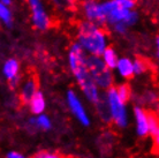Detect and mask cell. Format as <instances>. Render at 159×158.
Listing matches in <instances>:
<instances>
[{
	"label": "cell",
	"mask_w": 159,
	"mask_h": 158,
	"mask_svg": "<svg viewBox=\"0 0 159 158\" xmlns=\"http://www.w3.org/2000/svg\"><path fill=\"white\" fill-rule=\"evenodd\" d=\"M69 61H70L73 73L75 74L80 86L82 88V90L85 92V95L88 96V98L95 103H98L99 99H98V94H97V88H96L92 77L90 76V73L88 71L85 57H84L81 46L79 45L73 46L70 54H69Z\"/></svg>",
	"instance_id": "1"
},
{
	"label": "cell",
	"mask_w": 159,
	"mask_h": 158,
	"mask_svg": "<svg viewBox=\"0 0 159 158\" xmlns=\"http://www.w3.org/2000/svg\"><path fill=\"white\" fill-rule=\"evenodd\" d=\"M105 30L96 28L91 23H83L80 27V42L96 57L102 54L105 49Z\"/></svg>",
	"instance_id": "2"
},
{
	"label": "cell",
	"mask_w": 159,
	"mask_h": 158,
	"mask_svg": "<svg viewBox=\"0 0 159 158\" xmlns=\"http://www.w3.org/2000/svg\"><path fill=\"white\" fill-rule=\"evenodd\" d=\"M87 61L88 71L90 73V76L92 77L93 82L97 83L99 87L102 88H110L112 86V74L110 72V68L103 63L98 57H90V58H85Z\"/></svg>",
	"instance_id": "3"
},
{
	"label": "cell",
	"mask_w": 159,
	"mask_h": 158,
	"mask_svg": "<svg viewBox=\"0 0 159 158\" xmlns=\"http://www.w3.org/2000/svg\"><path fill=\"white\" fill-rule=\"evenodd\" d=\"M108 102H110V107H111L112 117L114 119L116 125L120 127H123L126 125V114L123 110V104L120 102L119 97L116 95V88L110 87L108 90Z\"/></svg>",
	"instance_id": "4"
},
{
	"label": "cell",
	"mask_w": 159,
	"mask_h": 158,
	"mask_svg": "<svg viewBox=\"0 0 159 158\" xmlns=\"http://www.w3.org/2000/svg\"><path fill=\"white\" fill-rule=\"evenodd\" d=\"M38 88H39V77H38V74H37L35 71H32L30 74H29L28 79L24 83L23 88L21 90V102L22 104H28L30 98H31L34 94L38 91Z\"/></svg>",
	"instance_id": "5"
},
{
	"label": "cell",
	"mask_w": 159,
	"mask_h": 158,
	"mask_svg": "<svg viewBox=\"0 0 159 158\" xmlns=\"http://www.w3.org/2000/svg\"><path fill=\"white\" fill-rule=\"evenodd\" d=\"M29 5L32 11V20L37 28L39 29H46L48 26V19L46 14L44 13L39 0H28Z\"/></svg>",
	"instance_id": "6"
},
{
	"label": "cell",
	"mask_w": 159,
	"mask_h": 158,
	"mask_svg": "<svg viewBox=\"0 0 159 158\" xmlns=\"http://www.w3.org/2000/svg\"><path fill=\"white\" fill-rule=\"evenodd\" d=\"M147 120H148V132H150L151 137L155 142V154H158L159 146V125H158V113L151 110H147Z\"/></svg>",
	"instance_id": "7"
},
{
	"label": "cell",
	"mask_w": 159,
	"mask_h": 158,
	"mask_svg": "<svg viewBox=\"0 0 159 158\" xmlns=\"http://www.w3.org/2000/svg\"><path fill=\"white\" fill-rule=\"evenodd\" d=\"M68 103H69V106H70L72 111L76 114V117L80 119V121L83 123V125L88 126L89 125V119H88L83 107H82L81 103L79 102V99H77V97H76L75 94L73 91L68 92Z\"/></svg>",
	"instance_id": "8"
},
{
	"label": "cell",
	"mask_w": 159,
	"mask_h": 158,
	"mask_svg": "<svg viewBox=\"0 0 159 158\" xmlns=\"http://www.w3.org/2000/svg\"><path fill=\"white\" fill-rule=\"evenodd\" d=\"M5 75L9 81L11 87L14 88L17 80V73H19V63L15 59H9L5 65Z\"/></svg>",
	"instance_id": "9"
},
{
	"label": "cell",
	"mask_w": 159,
	"mask_h": 158,
	"mask_svg": "<svg viewBox=\"0 0 159 158\" xmlns=\"http://www.w3.org/2000/svg\"><path fill=\"white\" fill-rule=\"evenodd\" d=\"M135 114H136V118H137V133L141 136H145L149 133L148 132V120H147L145 110L136 107Z\"/></svg>",
	"instance_id": "10"
},
{
	"label": "cell",
	"mask_w": 159,
	"mask_h": 158,
	"mask_svg": "<svg viewBox=\"0 0 159 158\" xmlns=\"http://www.w3.org/2000/svg\"><path fill=\"white\" fill-rule=\"evenodd\" d=\"M29 104H30V109H31V112L35 113V114H39L42 113L45 107V102H44V97L43 95L40 94L39 91H37L34 94L30 100H29Z\"/></svg>",
	"instance_id": "11"
},
{
	"label": "cell",
	"mask_w": 159,
	"mask_h": 158,
	"mask_svg": "<svg viewBox=\"0 0 159 158\" xmlns=\"http://www.w3.org/2000/svg\"><path fill=\"white\" fill-rule=\"evenodd\" d=\"M118 67L119 71L121 73V75L127 80H131L134 77V67H133V63H130V60L128 59H122L118 63Z\"/></svg>",
	"instance_id": "12"
},
{
	"label": "cell",
	"mask_w": 159,
	"mask_h": 158,
	"mask_svg": "<svg viewBox=\"0 0 159 158\" xmlns=\"http://www.w3.org/2000/svg\"><path fill=\"white\" fill-rule=\"evenodd\" d=\"M116 95H118V97H119V99H120V102L125 105V104L129 100V98H130V95H131L130 86H129L128 83L121 84V86H119L118 88H116Z\"/></svg>",
	"instance_id": "13"
},
{
	"label": "cell",
	"mask_w": 159,
	"mask_h": 158,
	"mask_svg": "<svg viewBox=\"0 0 159 158\" xmlns=\"http://www.w3.org/2000/svg\"><path fill=\"white\" fill-rule=\"evenodd\" d=\"M150 66H151L150 60L147 59V58H144V57L137 55V57H136V60H135V65H133V67H134V73L141 74V73H143V72H147Z\"/></svg>",
	"instance_id": "14"
},
{
	"label": "cell",
	"mask_w": 159,
	"mask_h": 158,
	"mask_svg": "<svg viewBox=\"0 0 159 158\" xmlns=\"http://www.w3.org/2000/svg\"><path fill=\"white\" fill-rule=\"evenodd\" d=\"M103 52H104V59H105V65H106L108 68L116 67L118 60H116V52L113 51V49L108 46V48L104 49Z\"/></svg>",
	"instance_id": "15"
},
{
	"label": "cell",
	"mask_w": 159,
	"mask_h": 158,
	"mask_svg": "<svg viewBox=\"0 0 159 158\" xmlns=\"http://www.w3.org/2000/svg\"><path fill=\"white\" fill-rule=\"evenodd\" d=\"M87 9V14L90 19H96V20H100L105 16L103 15V13L100 11V6L93 4V2H88L85 6Z\"/></svg>",
	"instance_id": "16"
},
{
	"label": "cell",
	"mask_w": 159,
	"mask_h": 158,
	"mask_svg": "<svg viewBox=\"0 0 159 158\" xmlns=\"http://www.w3.org/2000/svg\"><path fill=\"white\" fill-rule=\"evenodd\" d=\"M57 5H59L60 7H64L66 9L74 11L77 5V0H53Z\"/></svg>",
	"instance_id": "17"
},
{
	"label": "cell",
	"mask_w": 159,
	"mask_h": 158,
	"mask_svg": "<svg viewBox=\"0 0 159 158\" xmlns=\"http://www.w3.org/2000/svg\"><path fill=\"white\" fill-rule=\"evenodd\" d=\"M0 17L4 20L5 23L11 26V23H12V16H11L9 11L6 8V6L2 5V2H0Z\"/></svg>",
	"instance_id": "18"
},
{
	"label": "cell",
	"mask_w": 159,
	"mask_h": 158,
	"mask_svg": "<svg viewBox=\"0 0 159 158\" xmlns=\"http://www.w3.org/2000/svg\"><path fill=\"white\" fill-rule=\"evenodd\" d=\"M30 158H62V156L54 154V152H50V151H46V150H42V151H38L37 154H35Z\"/></svg>",
	"instance_id": "19"
},
{
	"label": "cell",
	"mask_w": 159,
	"mask_h": 158,
	"mask_svg": "<svg viewBox=\"0 0 159 158\" xmlns=\"http://www.w3.org/2000/svg\"><path fill=\"white\" fill-rule=\"evenodd\" d=\"M35 123H36L39 127L44 128V129H48V128L51 127V123H50V121H48V119L46 118V117H44V115L43 117H39Z\"/></svg>",
	"instance_id": "20"
},
{
	"label": "cell",
	"mask_w": 159,
	"mask_h": 158,
	"mask_svg": "<svg viewBox=\"0 0 159 158\" xmlns=\"http://www.w3.org/2000/svg\"><path fill=\"white\" fill-rule=\"evenodd\" d=\"M8 158H24L22 155L17 154V152H11V154L8 155Z\"/></svg>",
	"instance_id": "21"
},
{
	"label": "cell",
	"mask_w": 159,
	"mask_h": 158,
	"mask_svg": "<svg viewBox=\"0 0 159 158\" xmlns=\"http://www.w3.org/2000/svg\"><path fill=\"white\" fill-rule=\"evenodd\" d=\"M4 4H9V0H2Z\"/></svg>",
	"instance_id": "22"
}]
</instances>
